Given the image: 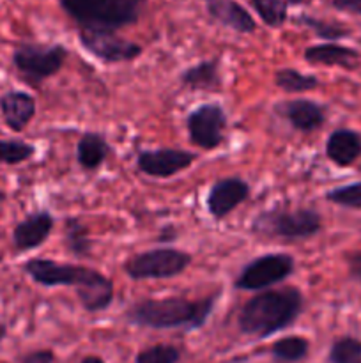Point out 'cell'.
<instances>
[{
	"mask_svg": "<svg viewBox=\"0 0 361 363\" xmlns=\"http://www.w3.org/2000/svg\"><path fill=\"white\" fill-rule=\"evenodd\" d=\"M23 269L39 286L74 287L81 307L87 312L106 311L113 301V282L96 269L50 259H30L25 262Z\"/></svg>",
	"mask_w": 361,
	"mask_h": 363,
	"instance_id": "1",
	"label": "cell"
},
{
	"mask_svg": "<svg viewBox=\"0 0 361 363\" xmlns=\"http://www.w3.org/2000/svg\"><path fill=\"white\" fill-rule=\"evenodd\" d=\"M303 294L294 287L278 291L265 289L244 303L237 318V325L244 335L268 339L292 326L303 312Z\"/></svg>",
	"mask_w": 361,
	"mask_h": 363,
	"instance_id": "2",
	"label": "cell"
},
{
	"mask_svg": "<svg viewBox=\"0 0 361 363\" xmlns=\"http://www.w3.org/2000/svg\"><path fill=\"white\" fill-rule=\"evenodd\" d=\"M218 296H207L202 300H186L172 296L163 300H142L131 305L126 312V321L140 328L176 330L186 332L198 330L207 323L214 311Z\"/></svg>",
	"mask_w": 361,
	"mask_h": 363,
	"instance_id": "3",
	"label": "cell"
},
{
	"mask_svg": "<svg viewBox=\"0 0 361 363\" xmlns=\"http://www.w3.org/2000/svg\"><path fill=\"white\" fill-rule=\"evenodd\" d=\"M80 30H119L137 23L147 0H59Z\"/></svg>",
	"mask_w": 361,
	"mask_h": 363,
	"instance_id": "4",
	"label": "cell"
},
{
	"mask_svg": "<svg viewBox=\"0 0 361 363\" xmlns=\"http://www.w3.org/2000/svg\"><path fill=\"white\" fill-rule=\"evenodd\" d=\"M322 229V218L315 209L299 208L287 211L273 208L262 211L251 222V233L268 240H310Z\"/></svg>",
	"mask_w": 361,
	"mask_h": 363,
	"instance_id": "5",
	"label": "cell"
},
{
	"mask_svg": "<svg viewBox=\"0 0 361 363\" xmlns=\"http://www.w3.org/2000/svg\"><path fill=\"white\" fill-rule=\"evenodd\" d=\"M67 59V50L62 45H34L23 43L13 53V64L27 84L38 87L42 80L62 69Z\"/></svg>",
	"mask_w": 361,
	"mask_h": 363,
	"instance_id": "6",
	"label": "cell"
},
{
	"mask_svg": "<svg viewBox=\"0 0 361 363\" xmlns=\"http://www.w3.org/2000/svg\"><path fill=\"white\" fill-rule=\"evenodd\" d=\"M191 255L177 248H154L133 255L122 266L126 275L133 280L173 279L190 266Z\"/></svg>",
	"mask_w": 361,
	"mask_h": 363,
	"instance_id": "7",
	"label": "cell"
},
{
	"mask_svg": "<svg viewBox=\"0 0 361 363\" xmlns=\"http://www.w3.org/2000/svg\"><path fill=\"white\" fill-rule=\"evenodd\" d=\"M294 259L287 254H268L248 262L237 275L234 287L239 291H264L294 273Z\"/></svg>",
	"mask_w": 361,
	"mask_h": 363,
	"instance_id": "8",
	"label": "cell"
},
{
	"mask_svg": "<svg viewBox=\"0 0 361 363\" xmlns=\"http://www.w3.org/2000/svg\"><path fill=\"white\" fill-rule=\"evenodd\" d=\"M190 140L200 149H216L223 142V130L227 126V116L223 106L216 103H205L197 106L186 119Z\"/></svg>",
	"mask_w": 361,
	"mask_h": 363,
	"instance_id": "9",
	"label": "cell"
},
{
	"mask_svg": "<svg viewBox=\"0 0 361 363\" xmlns=\"http://www.w3.org/2000/svg\"><path fill=\"white\" fill-rule=\"evenodd\" d=\"M80 43L91 55L108 64L127 62L142 53V46L112 30H80Z\"/></svg>",
	"mask_w": 361,
	"mask_h": 363,
	"instance_id": "10",
	"label": "cell"
},
{
	"mask_svg": "<svg viewBox=\"0 0 361 363\" xmlns=\"http://www.w3.org/2000/svg\"><path fill=\"white\" fill-rule=\"evenodd\" d=\"M197 155L183 149H151L142 151L137 158V167L140 172L151 177L165 179L176 176L180 170L188 169L195 162Z\"/></svg>",
	"mask_w": 361,
	"mask_h": 363,
	"instance_id": "11",
	"label": "cell"
},
{
	"mask_svg": "<svg viewBox=\"0 0 361 363\" xmlns=\"http://www.w3.org/2000/svg\"><path fill=\"white\" fill-rule=\"evenodd\" d=\"M250 197V184L241 177H225L218 179L207 194V211L214 218L230 215L237 206Z\"/></svg>",
	"mask_w": 361,
	"mask_h": 363,
	"instance_id": "12",
	"label": "cell"
},
{
	"mask_svg": "<svg viewBox=\"0 0 361 363\" xmlns=\"http://www.w3.org/2000/svg\"><path fill=\"white\" fill-rule=\"evenodd\" d=\"M53 216L48 211H38L21 220L13 230V245L16 252H27L38 248L48 240L53 229Z\"/></svg>",
	"mask_w": 361,
	"mask_h": 363,
	"instance_id": "13",
	"label": "cell"
},
{
	"mask_svg": "<svg viewBox=\"0 0 361 363\" xmlns=\"http://www.w3.org/2000/svg\"><path fill=\"white\" fill-rule=\"evenodd\" d=\"M276 112L282 113L290 126L299 131H314L326 121V108L311 99H289L276 105Z\"/></svg>",
	"mask_w": 361,
	"mask_h": 363,
	"instance_id": "14",
	"label": "cell"
},
{
	"mask_svg": "<svg viewBox=\"0 0 361 363\" xmlns=\"http://www.w3.org/2000/svg\"><path fill=\"white\" fill-rule=\"evenodd\" d=\"M0 112L7 128L23 131L35 116V99L28 92L9 91L0 96Z\"/></svg>",
	"mask_w": 361,
	"mask_h": 363,
	"instance_id": "15",
	"label": "cell"
},
{
	"mask_svg": "<svg viewBox=\"0 0 361 363\" xmlns=\"http://www.w3.org/2000/svg\"><path fill=\"white\" fill-rule=\"evenodd\" d=\"M207 13L214 18L218 23L241 32V34H251L257 25L251 14L244 9L236 0H205Z\"/></svg>",
	"mask_w": 361,
	"mask_h": 363,
	"instance_id": "16",
	"label": "cell"
},
{
	"mask_svg": "<svg viewBox=\"0 0 361 363\" xmlns=\"http://www.w3.org/2000/svg\"><path fill=\"white\" fill-rule=\"evenodd\" d=\"M304 59L310 64L322 66H340L343 69H356L360 64V53L349 46L338 43H322V45L308 46L304 50Z\"/></svg>",
	"mask_w": 361,
	"mask_h": 363,
	"instance_id": "17",
	"label": "cell"
},
{
	"mask_svg": "<svg viewBox=\"0 0 361 363\" xmlns=\"http://www.w3.org/2000/svg\"><path fill=\"white\" fill-rule=\"evenodd\" d=\"M326 155L338 167H349L361 156V135L354 130H336L326 142Z\"/></svg>",
	"mask_w": 361,
	"mask_h": 363,
	"instance_id": "18",
	"label": "cell"
},
{
	"mask_svg": "<svg viewBox=\"0 0 361 363\" xmlns=\"http://www.w3.org/2000/svg\"><path fill=\"white\" fill-rule=\"evenodd\" d=\"M110 151H112V147L101 135L84 133L76 145V160L81 169L96 170L108 158Z\"/></svg>",
	"mask_w": 361,
	"mask_h": 363,
	"instance_id": "19",
	"label": "cell"
},
{
	"mask_svg": "<svg viewBox=\"0 0 361 363\" xmlns=\"http://www.w3.org/2000/svg\"><path fill=\"white\" fill-rule=\"evenodd\" d=\"M180 82L186 87L193 89V91H212L222 85V78H219L218 62L216 60H204L195 66L188 67L183 74H180Z\"/></svg>",
	"mask_w": 361,
	"mask_h": 363,
	"instance_id": "20",
	"label": "cell"
},
{
	"mask_svg": "<svg viewBox=\"0 0 361 363\" xmlns=\"http://www.w3.org/2000/svg\"><path fill=\"white\" fill-rule=\"evenodd\" d=\"M308 351H310V342L299 335L283 337L271 346L273 358L280 363H297L304 360Z\"/></svg>",
	"mask_w": 361,
	"mask_h": 363,
	"instance_id": "21",
	"label": "cell"
},
{
	"mask_svg": "<svg viewBox=\"0 0 361 363\" xmlns=\"http://www.w3.org/2000/svg\"><path fill=\"white\" fill-rule=\"evenodd\" d=\"M275 84L289 94H299V92L314 91L321 82L314 74H304L292 67H283L275 73Z\"/></svg>",
	"mask_w": 361,
	"mask_h": 363,
	"instance_id": "22",
	"label": "cell"
},
{
	"mask_svg": "<svg viewBox=\"0 0 361 363\" xmlns=\"http://www.w3.org/2000/svg\"><path fill=\"white\" fill-rule=\"evenodd\" d=\"M64 241H66L67 250H69L74 257H88V255H91L92 241L91 238H88V229L85 227L84 222H80V220H66Z\"/></svg>",
	"mask_w": 361,
	"mask_h": 363,
	"instance_id": "23",
	"label": "cell"
},
{
	"mask_svg": "<svg viewBox=\"0 0 361 363\" xmlns=\"http://www.w3.org/2000/svg\"><path fill=\"white\" fill-rule=\"evenodd\" d=\"M251 6L268 27L278 28L287 21V0H251Z\"/></svg>",
	"mask_w": 361,
	"mask_h": 363,
	"instance_id": "24",
	"label": "cell"
},
{
	"mask_svg": "<svg viewBox=\"0 0 361 363\" xmlns=\"http://www.w3.org/2000/svg\"><path fill=\"white\" fill-rule=\"evenodd\" d=\"M329 363H361V340L342 337L335 340L328 354Z\"/></svg>",
	"mask_w": 361,
	"mask_h": 363,
	"instance_id": "25",
	"label": "cell"
},
{
	"mask_svg": "<svg viewBox=\"0 0 361 363\" xmlns=\"http://www.w3.org/2000/svg\"><path fill=\"white\" fill-rule=\"evenodd\" d=\"M35 147L21 140H0V163L18 165L34 156Z\"/></svg>",
	"mask_w": 361,
	"mask_h": 363,
	"instance_id": "26",
	"label": "cell"
},
{
	"mask_svg": "<svg viewBox=\"0 0 361 363\" xmlns=\"http://www.w3.org/2000/svg\"><path fill=\"white\" fill-rule=\"evenodd\" d=\"M179 360L180 350L170 344H156L134 357V363H179Z\"/></svg>",
	"mask_w": 361,
	"mask_h": 363,
	"instance_id": "27",
	"label": "cell"
},
{
	"mask_svg": "<svg viewBox=\"0 0 361 363\" xmlns=\"http://www.w3.org/2000/svg\"><path fill=\"white\" fill-rule=\"evenodd\" d=\"M326 199L329 202L342 208L349 209H361V181L353 184H345V186L333 188L326 194Z\"/></svg>",
	"mask_w": 361,
	"mask_h": 363,
	"instance_id": "28",
	"label": "cell"
},
{
	"mask_svg": "<svg viewBox=\"0 0 361 363\" xmlns=\"http://www.w3.org/2000/svg\"><path fill=\"white\" fill-rule=\"evenodd\" d=\"M301 21H303L306 27H310L321 39L336 41V39H342L345 38V35H349V30L338 23H329V21H322L311 16H301Z\"/></svg>",
	"mask_w": 361,
	"mask_h": 363,
	"instance_id": "29",
	"label": "cell"
},
{
	"mask_svg": "<svg viewBox=\"0 0 361 363\" xmlns=\"http://www.w3.org/2000/svg\"><path fill=\"white\" fill-rule=\"evenodd\" d=\"M55 362V354L50 350H39L27 353L25 357L20 358V363H53Z\"/></svg>",
	"mask_w": 361,
	"mask_h": 363,
	"instance_id": "30",
	"label": "cell"
},
{
	"mask_svg": "<svg viewBox=\"0 0 361 363\" xmlns=\"http://www.w3.org/2000/svg\"><path fill=\"white\" fill-rule=\"evenodd\" d=\"M347 266H349L350 279L361 284V252H354L347 257Z\"/></svg>",
	"mask_w": 361,
	"mask_h": 363,
	"instance_id": "31",
	"label": "cell"
},
{
	"mask_svg": "<svg viewBox=\"0 0 361 363\" xmlns=\"http://www.w3.org/2000/svg\"><path fill=\"white\" fill-rule=\"evenodd\" d=\"M331 4L333 7H336V9L360 14L361 16V0H333Z\"/></svg>",
	"mask_w": 361,
	"mask_h": 363,
	"instance_id": "32",
	"label": "cell"
},
{
	"mask_svg": "<svg viewBox=\"0 0 361 363\" xmlns=\"http://www.w3.org/2000/svg\"><path fill=\"white\" fill-rule=\"evenodd\" d=\"M80 363H105V362H103V358L92 357V354H91V357H85Z\"/></svg>",
	"mask_w": 361,
	"mask_h": 363,
	"instance_id": "33",
	"label": "cell"
},
{
	"mask_svg": "<svg viewBox=\"0 0 361 363\" xmlns=\"http://www.w3.org/2000/svg\"><path fill=\"white\" fill-rule=\"evenodd\" d=\"M4 337H6V326H4L2 323H0V342H2V340H4Z\"/></svg>",
	"mask_w": 361,
	"mask_h": 363,
	"instance_id": "34",
	"label": "cell"
},
{
	"mask_svg": "<svg viewBox=\"0 0 361 363\" xmlns=\"http://www.w3.org/2000/svg\"><path fill=\"white\" fill-rule=\"evenodd\" d=\"M287 2H290V4H301V2H303V0H287Z\"/></svg>",
	"mask_w": 361,
	"mask_h": 363,
	"instance_id": "35",
	"label": "cell"
},
{
	"mask_svg": "<svg viewBox=\"0 0 361 363\" xmlns=\"http://www.w3.org/2000/svg\"><path fill=\"white\" fill-rule=\"evenodd\" d=\"M4 199H6V195H4L2 191H0V201H4Z\"/></svg>",
	"mask_w": 361,
	"mask_h": 363,
	"instance_id": "36",
	"label": "cell"
}]
</instances>
